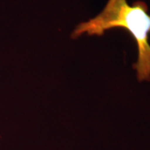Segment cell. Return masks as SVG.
Returning a JSON list of instances; mask_svg holds the SVG:
<instances>
[{
    "label": "cell",
    "mask_w": 150,
    "mask_h": 150,
    "mask_svg": "<svg viewBox=\"0 0 150 150\" xmlns=\"http://www.w3.org/2000/svg\"><path fill=\"white\" fill-rule=\"evenodd\" d=\"M112 28H123L133 36L138 48V59L134 64L140 82L150 81V13L143 1L129 5L127 0H108L101 13L86 22L79 23L72 33L77 38L87 33L101 36Z\"/></svg>",
    "instance_id": "cell-1"
}]
</instances>
